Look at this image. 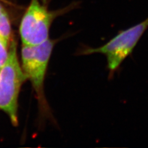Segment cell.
Masks as SVG:
<instances>
[{
    "label": "cell",
    "mask_w": 148,
    "mask_h": 148,
    "mask_svg": "<svg viewBox=\"0 0 148 148\" xmlns=\"http://www.w3.org/2000/svg\"><path fill=\"white\" fill-rule=\"evenodd\" d=\"M56 41L49 39L38 45H22V69L35 92L40 112L49 115V108L45 92V80Z\"/></svg>",
    "instance_id": "cell-1"
},
{
    "label": "cell",
    "mask_w": 148,
    "mask_h": 148,
    "mask_svg": "<svg viewBox=\"0 0 148 148\" xmlns=\"http://www.w3.org/2000/svg\"><path fill=\"white\" fill-rule=\"evenodd\" d=\"M27 80L18 61L16 43L13 41L6 61L0 67V109L5 112L14 126L18 124V98Z\"/></svg>",
    "instance_id": "cell-2"
},
{
    "label": "cell",
    "mask_w": 148,
    "mask_h": 148,
    "mask_svg": "<svg viewBox=\"0 0 148 148\" xmlns=\"http://www.w3.org/2000/svg\"><path fill=\"white\" fill-rule=\"evenodd\" d=\"M147 29L148 17L139 24L119 32L104 45L98 48H85L81 54L83 55L96 53L104 54L107 59L109 70L111 72H114L132 53Z\"/></svg>",
    "instance_id": "cell-3"
},
{
    "label": "cell",
    "mask_w": 148,
    "mask_h": 148,
    "mask_svg": "<svg viewBox=\"0 0 148 148\" xmlns=\"http://www.w3.org/2000/svg\"><path fill=\"white\" fill-rule=\"evenodd\" d=\"M65 11V9L49 10L39 0H31L20 24L19 33L22 45H38L49 40L53 22Z\"/></svg>",
    "instance_id": "cell-4"
},
{
    "label": "cell",
    "mask_w": 148,
    "mask_h": 148,
    "mask_svg": "<svg viewBox=\"0 0 148 148\" xmlns=\"http://www.w3.org/2000/svg\"><path fill=\"white\" fill-rule=\"evenodd\" d=\"M11 35L10 20L7 12L4 10L0 14V36L9 43Z\"/></svg>",
    "instance_id": "cell-5"
},
{
    "label": "cell",
    "mask_w": 148,
    "mask_h": 148,
    "mask_svg": "<svg viewBox=\"0 0 148 148\" xmlns=\"http://www.w3.org/2000/svg\"><path fill=\"white\" fill-rule=\"evenodd\" d=\"M9 43L0 36V67L6 61L8 56Z\"/></svg>",
    "instance_id": "cell-6"
},
{
    "label": "cell",
    "mask_w": 148,
    "mask_h": 148,
    "mask_svg": "<svg viewBox=\"0 0 148 148\" xmlns=\"http://www.w3.org/2000/svg\"><path fill=\"white\" fill-rule=\"evenodd\" d=\"M4 10V9L3 8V7H2V6L1 5V4H0V14H1V12L3 11Z\"/></svg>",
    "instance_id": "cell-7"
}]
</instances>
